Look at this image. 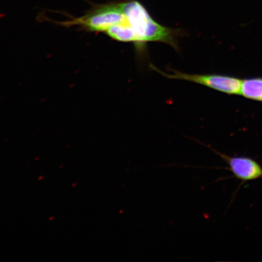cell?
Segmentation results:
<instances>
[{"label": "cell", "mask_w": 262, "mask_h": 262, "mask_svg": "<svg viewBox=\"0 0 262 262\" xmlns=\"http://www.w3.org/2000/svg\"><path fill=\"white\" fill-rule=\"evenodd\" d=\"M150 68L170 79L184 80L202 85L229 95L241 94L242 81L238 78L217 74H190L172 70V74L164 73L150 64Z\"/></svg>", "instance_id": "3"}, {"label": "cell", "mask_w": 262, "mask_h": 262, "mask_svg": "<svg viewBox=\"0 0 262 262\" xmlns=\"http://www.w3.org/2000/svg\"><path fill=\"white\" fill-rule=\"evenodd\" d=\"M208 147L227 164L228 169L233 175L232 178L241 180V186L246 182L262 179V166L256 160L248 157L229 156Z\"/></svg>", "instance_id": "4"}, {"label": "cell", "mask_w": 262, "mask_h": 262, "mask_svg": "<svg viewBox=\"0 0 262 262\" xmlns=\"http://www.w3.org/2000/svg\"><path fill=\"white\" fill-rule=\"evenodd\" d=\"M241 94L248 99L262 102V78L242 80Z\"/></svg>", "instance_id": "5"}, {"label": "cell", "mask_w": 262, "mask_h": 262, "mask_svg": "<svg viewBox=\"0 0 262 262\" xmlns=\"http://www.w3.org/2000/svg\"><path fill=\"white\" fill-rule=\"evenodd\" d=\"M122 7L127 23L135 34L137 45L159 42L179 50L178 38L182 35L181 31L158 24L146 8L135 0L122 2Z\"/></svg>", "instance_id": "1"}, {"label": "cell", "mask_w": 262, "mask_h": 262, "mask_svg": "<svg viewBox=\"0 0 262 262\" xmlns=\"http://www.w3.org/2000/svg\"><path fill=\"white\" fill-rule=\"evenodd\" d=\"M122 2H110L93 6L86 14L79 16L68 15L64 21L55 22L63 27H77L88 32L103 33L125 21Z\"/></svg>", "instance_id": "2"}]
</instances>
